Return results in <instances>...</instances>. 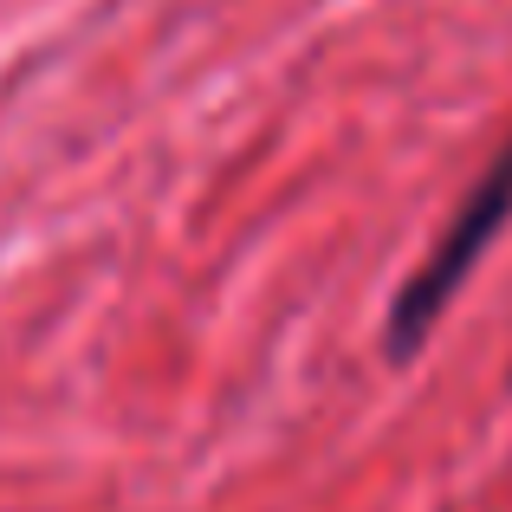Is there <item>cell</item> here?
Masks as SVG:
<instances>
[{"instance_id": "cell-1", "label": "cell", "mask_w": 512, "mask_h": 512, "mask_svg": "<svg viewBox=\"0 0 512 512\" xmlns=\"http://www.w3.org/2000/svg\"><path fill=\"white\" fill-rule=\"evenodd\" d=\"M512 214V143L493 156V169L474 182V195L461 201V214L448 221V234L435 240V253L422 260V273L402 286L396 312H389V357H409L422 350V338L435 331V318L448 312V299L461 292V279L480 266V253L493 247V234Z\"/></svg>"}]
</instances>
